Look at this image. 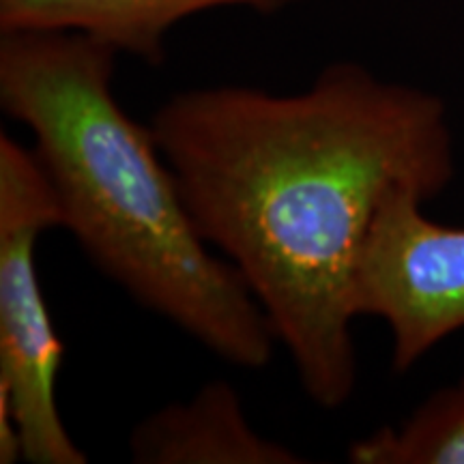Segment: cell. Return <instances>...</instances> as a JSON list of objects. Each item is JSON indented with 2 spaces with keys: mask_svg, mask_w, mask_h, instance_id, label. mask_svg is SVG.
<instances>
[{
  "mask_svg": "<svg viewBox=\"0 0 464 464\" xmlns=\"http://www.w3.org/2000/svg\"><path fill=\"white\" fill-rule=\"evenodd\" d=\"M188 211L239 271L293 359L335 411L357 387L355 276L385 196L426 198L454 177L440 97L338 63L295 95L246 86L179 92L150 123Z\"/></svg>",
  "mask_w": 464,
  "mask_h": 464,
  "instance_id": "obj_1",
  "label": "cell"
},
{
  "mask_svg": "<svg viewBox=\"0 0 464 464\" xmlns=\"http://www.w3.org/2000/svg\"><path fill=\"white\" fill-rule=\"evenodd\" d=\"M114 56L82 33H3L0 106L31 130L61 228L102 274L226 363L265 370L274 329L200 235L150 125L116 102Z\"/></svg>",
  "mask_w": 464,
  "mask_h": 464,
  "instance_id": "obj_2",
  "label": "cell"
},
{
  "mask_svg": "<svg viewBox=\"0 0 464 464\" xmlns=\"http://www.w3.org/2000/svg\"><path fill=\"white\" fill-rule=\"evenodd\" d=\"M61 211L33 149L0 133V396L14 411L22 460L84 464L63 423L56 379L65 348L54 332L37 277L34 249Z\"/></svg>",
  "mask_w": 464,
  "mask_h": 464,
  "instance_id": "obj_3",
  "label": "cell"
},
{
  "mask_svg": "<svg viewBox=\"0 0 464 464\" xmlns=\"http://www.w3.org/2000/svg\"><path fill=\"white\" fill-rule=\"evenodd\" d=\"M411 188L385 196L355 276V314L387 323L396 372L464 329V228L432 222Z\"/></svg>",
  "mask_w": 464,
  "mask_h": 464,
  "instance_id": "obj_4",
  "label": "cell"
},
{
  "mask_svg": "<svg viewBox=\"0 0 464 464\" xmlns=\"http://www.w3.org/2000/svg\"><path fill=\"white\" fill-rule=\"evenodd\" d=\"M130 454L140 464H299L304 456L252 428L226 381L202 385L189 400L161 406L136 423Z\"/></svg>",
  "mask_w": 464,
  "mask_h": 464,
  "instance_id": "obj_5",
  "label": "cell"
},
{
  "mask_svg": "<svg viewBox=\"0 0 464 464\" xmlns=\"http://www.w3.org/2000/svg\"><path fill=\"white\" fill-rule=\"evenodd\" d=\"M290 0H0V31L82 33L149 63L164 58V39L183 17L216 7L276 9Z\"/></svg>",
  "mask_w": 464,
  "mask_h": 464,
  "instance_id": "obj_6",
  "label": "cell"
},
{
  "mask_svg": "<svg viewBox=\"0 0 464 464\" xmlns=\"http://www.w3.org/2000/svg\"><path fill=\"white\" fill-rule=\"evenodd\" d=\"M355 464H464V376L434 392L400 426H382L348 448Z\"/></svg>",
  "mask_w": 464,
  "mask_h": 464,
  "instance_id": "obj_7",
  "label": "cell"
}]
</instances>
